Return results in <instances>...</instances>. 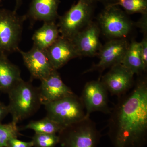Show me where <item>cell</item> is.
I'll return each mask as SVG.
<instances>
[{"label": "cell", "mask_w": 147, "mask_h": 147, "mask_svg": "<svg viewBox=\"0 0 147 147\" xmlns=\"http://www.w3.org/2000/svg\"><path fill=\"white\" fill-rule=\"evenodd\" d=\"M108 134L114 147H143L147 139V83L137 82L110 113Z\"/></svg>", "instance_id": "1"}, {"label": "cell", "mask_w": 147, "mask_h": 147, "mask_svg": "<svg viewBox=\"0 0 147 147\" xmlns=\"http://www.w3.org/2000/svg\"><path fill=\"white\" fill-rule=\"evenodd\" d=\"M9 114L16 123L34 115L42 104L38 88L22 79L8 94Z\"/></svg>", "instance_id": "2"}, {"label": "cell", "mask_w": 147, "mask_h": 147, "mask_svg": "<svg viewBox=\"0 0 147 147\" xmlns=\"http://www.w3.org/2000/svg\"><path fill=\"white\" fill-rule=\"evenodd\" d=\"M58 135L62 147H96L100 138V132L90 117L65 127Z\"/></svg>", "instance_id": "3"}, {"label": "cell", "mask_w": 147, "mask_h": 147, "mask_svg": "<svg viewBox=\"0 0 147 147\" xmlns=\"http://www.w3.org/2000/svg\"><path fill=\"white\" fill-rule=\"evenodd\" d=\"M95 0H78L63 16L57 24L61 36L70 40L91 21Z\"/></svg>", "instance_id": "4"}, {"label": "cell", "mask_w": 147, "mask_h": 147, "mask_svg": "<svg viewBox=\"0 0 147 147\" xmlns=\"http://www.w3.org/2000/svg\"><path fill=\"white\" fill-rule=\"evenodd\" d=\"M26 15L20 16L13 11L0 9V55L7 57L18 52L23 24Z\"/></svg>", "instance_id": "5"}, {"label": "cell", "mask_w": 147, "mask_h": 147, "mask_svg": "<svg viewBox=\"0 0 147 147\" xmlns=\"http://www.w3.org/2000/svg\"><path fill=\"white\" fill-rule=\"evenodd\" d=\"M44 105L46 117L63 127L78 122L86 117L81 98L76 94Z\"/></svg>", "instance_id": "6"}, {"label": "cell", "mask_w": 147, "mask_h": 147, "mask_svg": "<svg viewBox=\"0 0 147 147\" xmlns=\"http://www.w3.org/2000/svg\"><path fill=\"white\" fill-rule=\"evenodd\" d=\"M98 20L102 33L114 39L125 38L132 28L131 21L118 6H106Z\"/></svg>", "instance_id": "7"}, {"label": "cell", "mask_w": 147, "mask_h": 147, "mask_svg": "<svg viewBox=\"0 0 147 147\" xmlns=\"http://www.w3.org/2000/svg\"><path fill=\"white\" fill-rule=\"evenodd\" d=\"M86 110V116L90 117L93 112L110 114L108 105V91L100 80L88 82L80 97Z\"/></svg>", "instance_id": "8"}, {"label": "cell", "mask_w": 147, "mask_h": 147, "mask_svg": "<svg viewBox=\"0 0 147 147\" xmlns=\"http://www.w3.org/2000/svg\"><path fill=\"white\" fill-rule=\"evenodd\" d=\"M129 44L124 38L113 39L101 46L98 55L99 61L85 71H102L105 69L121 63Z\"/></svg>", "instance_id": "9"}, {"label": "cell", "mask_w": 147, "mask_h": 147, "mask_svg": "<svg viewBox=\"0 0 147 147\" xmlns=\"http://www.w3.org/2000/svg\"><path fill=\"white\" fill-rule=\"evenodd\" d=\"M100 28L91 21L70 39L79 57H94L98 55L101 47Z\"/></svg>", "instance_id": "10"}, {"label": "cell", "mask_w": 147, "mask_h": 147, "mask_svg": "<svg viewBox=\"0 0 147 147\" xmlns=\"http://www.w3.org/2000/svg\"><path fill=\"white\" fill-rule=\"evenodd\" d=\"M134 75L121 63L119 64L111 67L100 81L107 91L112 95L121 96L132 86Z\"/></svg>", "instance_id": "11"}, {"label": "cell", "mask_w": 147, "mask_h": 147, "mask_svg": "<svg viewBox=\"0 0 147 147\" xmlns=\"http://www.w3.org/2000/svg\"><path fill=\"white\" fill-rule=\"evenodd\" d=\"M18 52L21 54L24 64L32 79L41 81L55 70L51 65L45 50L33 46L28 52H24L19 49Z\"/></svg>", "instance_id": "12"}, {"label": "cell", "mask_w": 147, "mask_h": 147, "mask_svg": "<svg viewBox=\"0 0 147 147\" xmlns=\"http://www.w3.org/2000/svg\"><path fill=\"white\" fill-rule=\"evenodd\" d=\"M40 82L38 88L42 105L75 94L64 83L57 70H54Z\"/></svg>", "instance_id": "13"}, {"label": "cell", "mask_w": 147, "mask_h": 147, "mask_svg": "<svg viewBox=\"0 0 147 147\" xmlns=\"http://www.w3.org/2000/svg\"><path fill=\"white\" fill-rule=\"evenodd\" d=\"M45 51L51 65L57 70L72 59L79 57L71 40L61 36Z\"/></svg>", "instance_id": "14"}, {"label": "cell", "mask_w": 147, "mask_h": 147, "mask_svg": "<svg viewBox=\"0 0 147 147\" xmlns=\"http://www.w3.org/2000/svg\"><path fill=\"white\" fill-rule=\"evenodd\" d=\"M60 0H32L26 15L34 21H55L59 18L58 9Z\"/></svg>", "instance_id": "15"}, {"label": "cell", "mask_w": 147, "mask_h": 147, "mask_svg": "<svg viewBox=\"0 0 147 147\" xmlns=\"http://www.w3.org/2000/svg\"><path fill=\"white\" fill-rule=\"evenodd\" d=\"M22 79L18 66L12 63L7 56L0 55V92L8 94Z\"/></svg>", "instance_id": "16"}, {"label": "cell", "mask_w": 147, "mask_h": 147, "mask_svg": "<svg viewBox=\"0 0 147 147\" xmlns=\"http://www.w3.org/2000/svg\"><path fill=\"white\" fill-rule=\"evenodd\" d=\"M59 34L57 24L55 21L44 22L42 27L33 35V46L45 50L58 39L60 36Z\"/></svg>", "instance_id": "17"}, {"label": "cell", "mask_w": 147, "mask_h": 147, "mask_svg": "<svg viewBox=\"0 0 147 147\" xmlns=\"http://www.w3.org/2000/svg\"><path fill=\"white\" fill-rule=\"evenodd\" d=\"M121 64L134 74H139L146 71L142 61L140 42L133 41L129 44Z\"/></svg>", "instance_id": "18"}, {"label": "cell", "mask_w": 147, "mask_h": 147, "mask_svg": "<svg viewBox=\"0 0 147 147\" xmlns=\"http://www.w3.org/2000/svg\"><path fill=\"white\" fill-rule=\"evenodd\" d=\"M64 127L45 117L38 120L30 121L23 129H32L35 133L58 134Z\"/></svg>", "instance_id": "19"}, {"label": "cell", "mask_w": 147, "mask_h": 147, "mask_svg": "<svg viewBox=\"0 0 147 147\" xmlns=\"http://www.w3.org/2000/svg\"><path fill=\"white\" fill-rule=\"evenodd\" d=\"M110 5L121 6L129 13L147 14V0H116Z\"/></svg>", "instance_id": "20"}, {"label": "cell", "mask_w": 147, "mask_h": 147, "mask_svg": "<svg viewBox=\"0 0 147 147\" xmlns=\"http://www.w3.org/2000/svg\"><path fill=\"white\" fill-rule=\"evenodd\" d=\"M17 124L11 121L8 123H0V147H7L8 142L12 138L20 135Z\"/></svg>", "instance_id": "21"}, {"label": "cell", "mask_w": 147, "mask_h": 147, "mask_svg": "<svg viewBox=\"0 0 147 147\" xmlns=\"http://www.w3.org/2000/svg\"><path fill=\"white\" fill-rule=\"evenodd\" d=\"M32 142L34 147H55L59 144V137L58 134L35 133Z\"/></svg>", "instance_id": "22"}, {"label": "cell", "mask_w": 147, "mask_h": 147, "mask_svg": "<svg viewBox=\"0 0 147 147\" xmlns=\"http://www.w3.org/2000/svg\"><path fill=\"white\" fill-rule=\"evenodd\" d=\"M141 47V53L142 61L146 69L147 67V34H144L142 41L140 42Z\"/></svg>", "instance_id": "23"}, {"label": "cell", "mask_w": 147, "mask_h": 147, "mask_svg": "<svg viewBox=\"0 0 147 147\" xmlns=\"http://www.w3.org/2000/svg\"><path fill=\"white\" fill-rule=\"evenodd\" d=\"M32 142H26L21 141L18 138H13L9 140L7 147H33Z\"/></svg>", "instance_id": "24"}, {"label": "cell", "mask_w": 147, "mask_h": 147, "mask_svg": "<svg viewBox=\"0 0 147 147\" xmlns=\"http://www.w3.org/2000/svg\"><path fill=\"white\" fill-rule=\"evenodd\" d=\"M9 114L8 105H5L0 100V123Z\"/></svg>", "instance_id": "25"}, {"label": "cell", "mask_w": 147, "mask_h": 147, "mask_svg": "<svg viewBox=\"0 0 147 147\" xmlns=\"http://www.w3.org/2000/svg\"><path fill=\"white\" fill-rule=\"evenodd\" d=\"M143 16L139 21V27L142 29L144 34H147V14H143Z\"/></svg>", "instance_id": "26"}, {"label": "cell", "mask_w": 147, "mask_h": 147, "mask_svg": "<svg viewBox=\"0 0 147 147\" xmlns=\"http://www.w3.org/2000/svg\"><path fill=\"white\" fill-rule=\"evenodd\" d=\"M98 1H100L102 2L107 3V5H106V6H107L114 3L116 1V0H98Z\"/></svg>", "instance_id": "27"}, {"label": "cell", "mask_w": 147, "mask_h": 147, "mask_svg": "<svg viewBox=\"0 0 147 147\" xmlns=\"http://www.w3.org/2000/svg\"><path fill=\"white\" fill-rule=\"evenodd\" d=\"M16 7H15V9L14 10H17L18 7H20V6L21 5V3H22V0H16Z\"/></svg>", "instance_id": "28"}, {"label": "cell", "mask_w": 147, "mask_h": 147, "mask_svg": "<svg viewBox=\"0 0 147 147\" xmlns=\"http://www.w3.org/2000/svg\"><path fill=\"white\" fill-rule=\"evenodd\" d=\"M2 0H0V5H1V2Z\"/></svg>", "instance_id": "29"}]
</instances>
